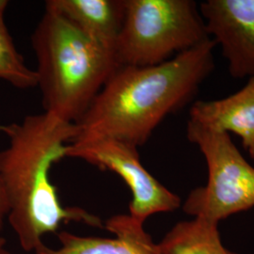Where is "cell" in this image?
<instances>
[{
	"label": "cell",
	"instance_id": "4fadbf2b",
	"mask_svg": "<svg viewBox=\"0 0 254 254\" xmlns=\"http://www.w3.org/2000/svg\"><path fill=\"white\" fill-rule=\"evenodd\" d=\"M2 130H3V126H0V131ZM8 212H9V208H8L7 200H6L2 186L0 184V230L4 226V220L5 218H7Z\"/></svg>",
	"mask_w": 254,
	"mask_h": 254
},
{
	"label": "cell",
	"instance_id": "9c48e42d",
	"mask_svg": "<svg viewBox=\"0 0 254 254\" xmlns=\"http://www.w3.org/2000/svg\"><path fill=\"white\" fill-rule=\"evenodd\" d=\"M189 122L239 136L254 160V76L225 98L193 102Z\"/></svg>",
	"mask_w": 254,
	"mask_h": 254
},
{
	"label": "cell",
	"instance_id": "5b68a950",
	"mask_svg": "<svg viewBox=\"0 0 254 254\" xmlns=\"http://www.w3.org/2000/svg\"><path fill=\"white\" fill-rule=\"evenodd\" d=\"M188 140L203 154L208 171L205 186L191 191L183 210L195 218L218 223L254 207V168L230 134L188 121Z\"/></svg>",
	"mask_w": 254,
	"mask_h": 254
},
{
	"label": "cell",
	"instance_id": "6da1fadb",
	"mask_svg": "<svg viewBox=\"0 0 254 254\" xmlns=\"http://www.w3.org/2000/svg\"><path fill=\"white\" fill-rule=\"evenodd\" d=\"M216 43L208 41L163 64L121 66L75 123V140L111 137L144 145L166 117L193 101L215 69Z\"/></svg>",
	"mask_w": 254,
	"mask_h": 254
},
{
	"label": "cell",
	"instance_id": "5bb4252c",
	"mask_svg": "<svg viewBox=\"0 0 254 254\" xmlns=\"http://www.w3.org/2000/svg\"><path fill=\"white\" fill-rule=\"evenodd\" d=\"M5 243H6V240H5V238H3V237H0V248H3V247L5 246Z\"/></svg>",
	"mask_w": 254,
	"mask_h": 254
},
{
	"label": "cell",
	"instance_id": "30bf717a",
	"mask_svg": "<svg viewBox=\"0 0 254 254\" xmlns=\"http://www.w3.org/2000/svg\"><path fill=\"white\" fill-rule=\"evenodd\" d=\"M46 9L114 51L125 19L126 0H47Z\"/></svg>",
	"mask_w": 254,
	"mask_h": 254
},
{
	"label": "cell",
	"instance_id": "3957f363",
	"mask_svg": "<svg viewBox=\"0 0 254 254\" xmlns=\"http://www.w3.org/2000/svg\"><path fill=\"white\" fill-rule=\"evenodd\" d=\"M45 112L75 124L91 107L119 64L112 49L46 9L32 35Z\"/></svg>",
	"mask_w": 254,
	"mask_h": 254
},
{
	"label": "cell",
	"instance_id": "8fae6325",
	"mask_svg": "<svg viewBox=\"0 0 254 254\" xmlns=\"http://www.w3.org/2000/svg\"><path fill=\"white\" fill-rule=\"evenodd\" d=\"M218 223L195 218L178 222L157 244L160 254H236L221 243Z\"/></svg>",
	"mask_w": 254,
	"mask_h": 254
},
{
	"label": "cell",
	"instance_id": "8992f818",
	"mask_svg": "<svg viewBox=\"0 0 254 254\" xmlns=\"http://www.w3.org/2000/svg\"><path fill=\"white\" fill-rule=\"evenodd\" d=\"M66 157L81 159L119 175L132 194L129 215L141 224L154 214L173 212L181 205L180 197L146 170L137 147L128 142L111 137L75 140L67 146Z\"/></svg>",
	"mask_w": 254,
	"mask_h": 254
},
{
	"label": "cell",
	"instance_id": "7c38bea8",
	"mask_svg": "<svg viewBox=\"0 0 254 254\" xmlns=\"http://www.w3.org/2000/svg\"><path fill=\"white\" fill-rule=\"evenodd\" d=\"M8 4L7 0H0V79L21 90L36 88V71L25 64L6 25L5 13Z\"/></svg>",
	"mask_w": 254,
	"mask_h": 254
},
{
	"label": "cell",
	"instance_id": "ba28073f",
	"mask_svg": "<svg viewBox=\"0 0 254 254\" xmlns=\"http://www.w3.org/2000/svg\"><path fill=\"white\" fill-rule=\"evenodd\" d=\"M114 238L81 236L68 232L58 234L61 246L49 249L42 246L36 254H160L143 224L130 215H116L106 222Z\"/></svg>",
	"mask_w": 254,
	"mask_h": 254
},
{
	"label": "cell",
	"instance_id": "9a60e30c",
	"mask_svg": "<svg viewBox=\"0 0 254 254\" xmlns=\"http://www.w3.org/2000/svg\"><path fill=\"white\" fill-rule=\"evenodd\" d=\"M0 254H11L10 253H9L8 251H6L5 249H4V247L3 248H0Z\"/></svg>",
	"mask_w": 254,
	"mask_h": 254
},
{
	"label": "cell",
	"instance_id": "7a4b0ae2",
	"mask_svg": "<svg viewBox=\"0 0 254 254\" xmlns=\"http://www.w3.org/2000/svg\"><path fill=\"white\" fill-rule=\"evenodd\" d=\"M2 132L9 144L0 152V184L9 208L7 219L24 251H37L44 246L43 237L64 222L103 226L86 210L64 206L50 180L52 166L66 157L67 146L77 136L75 124L44 111L3 126Z\"/></svg>",
	"mask_w": 254,
	"mask_h": 254
},
{
	"label": "cell",
	"instance_id": "277c9868",
	"mask_svg": "<svg viewBox=\"0 0 254 254\" xmlns=\"http://www.w3.org/2000/svg\"><path fill=\"white\" fill-rule=\"evenodd\" d=\"M211 39L193 0H126L114 53L119 66L163 64Z\"/></svg>",
	"mask_w": 254,
	"mask_h": 254
},
{
	"label": "cell",
	"instance_id": "52a82bcc",
	"mask_svg": "<svg viewBox=\"0 0 254 254\" xmlns=\"http://www.w3.org/2000/svg\"><path fill=\"white\" fill-rule=\"evenodd\" d=\"M199 7L230 74L239 79L254 77V0H205Z\"/></svg>",
	"mask_w": 254,
	"mask_h": 254
}]
</instances>
